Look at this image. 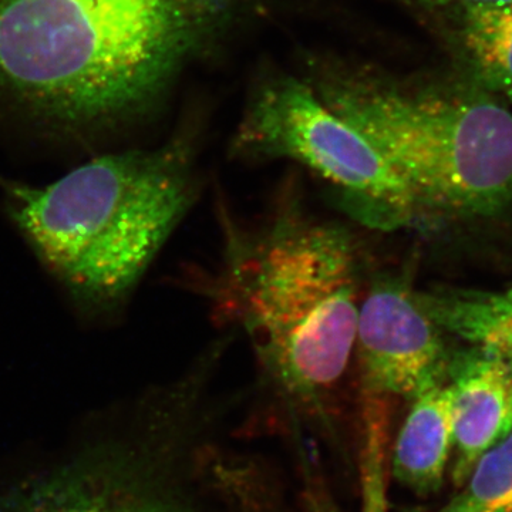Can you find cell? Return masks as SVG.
Returning a JSON list of instances; mask_svg holds the SVG:
<instances>
[{
	"label": "cell",
	"mask_w": 512,
	"mask_h": 512,
	"mask_svg": "<svg viewBox=\"0 0 512 512\" xmlns=\"http://www.w3.org/2000/svg\"><path fill=\"white\" fill-rule=\"evenodd\" d=\"M359 262L349 231L296 211L229 238L222 299L265 375L296 406L320 412L348 369Z\"/></svg>",
	"instance_id": "3"
},
{
	"label": "cell",
	"mask_w": 512,
	"mask_h": 512,
	"mask_svg": "<svg viewBox=\"0 0 512 512\" xmlns=\"http://www.w3.org/2000/svg\"><path fill=\"white\" fill-rule=\"evenodd\" d=\"M443 333L421 308L406 276L377 274L360 303L356 326L365 402L413 400L427 387L446 382L451 355Z\"/></svg>",
	"instance_id": "6"
},
{
	"label": "cell",
	"mask_w": 512,
	"mask_h": 512,
	"mask_svg": "<svg viewBox=\"0 0 512 512\" xmlns=\"http://www.w3.org/2000/svg\"><path fill=\"white\" fill-rule=\"evenodd\" d=\"M200 194L191 138L92 154L46 183L0 177V214L84 329L126 322Z\"/></svg>",
	"instance_id": "2"
},
{
	"label": "cell",
	"mask_w": 512,
	"mask_h": 512,
	"mask_svg": "<svg viewBox=\"0 0 512 512\" xmlns=\"http://www.w3.org/2000/svg\"><path fill=\"white\" fill-rule=\"evenodd\" d=\"M313 508L312 512H335L333 510H330L328 505H322L318 503L316 500H312Z\"/></svg>",
	"instance_id": "15"
},
{
	"label": "cell",
	"mask_w": 512,
	"mask_h": 512,
	"mask_svg": "<svg viewBox=\"0 0 512 512\" xmlns=\"http://www.w3.org/2000/svg\"><path fill=\"white\" fill-rule=\"evenodd\" d=\"M417 2L426 6V8L447 10V12H453L456 15V13L471 8V6L504 5V3H510L512 0H417Z\"/></svg>",
	"instance_id": "14"
},
{
	"label": "cell",
	"mask_w": 512,
	"mask_h": 512,
	"mask_svg": "<svg viewBox=\"0 0 512 512\" xmlns=\"http://www.w3.org/2000/svg\"><path fill=\"white\" fill-rule=\"evenodd\" d=\"M507 295H508V298H510V299H511V301H512V289H511V291H508V292H507Z\"/></svg>",
	"instance_id": "16"
},
{
	"label": "cell",
	"mask_w": 512,
	"mask_h": 512,
	"mask_svg": "<svg viewBox=\"0 0 512 512\" xmlns=\"http://www.w3.org/2000/svg\"><path fill=\"white\" fill-rule=\"evenodd\" d=\"M453 420V481L466 483L478 458L512 431V362L494 350L450 356L447 367Z\"/></svg>",
	"instance_id": "8"
},
{
	"label": "cell",
	"mask_w": 512,
	"mask_h": 512,
	"mask_svg": "<svg viewBox=\"0 0 512 512\" xmlns=\"http://www.w3.org/2000/svg\"><path fill=\"white\" fill-rule=\"evenodd\" d=\"M416 298L443 332L494 350L512 362V301L507 293L434 288L416 291Z\"/></svg>",
	"instance_id": "10"
},
{
	"label": "cell",
	"mask_w": 512,
	"mask_h": 512,
	"mask_svg": "<svg viewBox=\"0 0 512 512\" xmlns=\"http://www.w3.org/2000/svg\"><path fill=\"white\" fill-rule=\"evenodd\" d=\"M130 444H111L86 460L13 491L0 512H192L153 464Z\"/></svg>",
	"instance_id": "7"
},
{
	"label": "cell",
	"mask_w": 512,
	"mask_h": 512,
	"mask_svg": "<svg viewBox=\"0 0 512 512\" xmlns=\"http://www.w3.org/2000/svg\"><path fill=\"white\" fill-rule=\"evenodd\" d=\"M437 512H512V431L478 458L460 493Z\"/></svg>",
	"instance_id": "12"
},
{
	"label": "cell",
	"mask_w": 512,
	"mask_h": 512,
	"mask_svg": "<svg viewBox=\"0 0 512 512\" xmlns=\"http://www.w3.org/2000/svg\"><path fill=\"white\" fill-rule=\"evenodd\" d=\"M453 450L451 394L447 383L427 387L413 399L394 447L393 476L420 497L437 493Z\"/></svg>",
	"instance_id": "9"
},
{
	"label": "cell",
	"mask_w": 512,
	"mask_h": 512,
	"mask_svg": "<svg viewBox=\"0 0 512 512\" xmlns=\"http://www.w3.org/2000/svg\"><path fill=\"white\" fill-rule=\"evenodd\" d=\"M400 178L420 225L491 217L512 202V113L478 84L328 69L313 86Z\"/></svg>",
	"instance_id": "4"
},
{
	"label": "cell",
	"mask_w": 512,
	"mask_h": 512,
	"mask_svg": "<svg viewBox=\"0 0 512 512\" xmlns=\"http://www.w3.org/2000/svg\"><path fill=\"white\" fill-rule=\"evenodd\" d=\"M457 43L473 82L512 101V2L456 13Z\"/></svg>",
	"instance_id": "11"
},
{
	"label": "cell",
	"mask_w": 512,
	"mask_h": 512,
	"mask_svg": "<svg viewBox=\"0 0 512 512\" xmlns=\"http://www.w3.org/2000/svg\"><path fill=\"white\" fill-rule=\"evenodd\" d=\"M232 150L251 160H291L332 185L350 215L393 231L420 225L409 191L355 127L312 84L275 74L252 93Z\"/></svg>",
	"instance_id": "5"
},
{
	"label": "cell",
	"mask_w": 512,
	"mask_h": 512,
	"mask_svg": "<svg viewBox=\"0 0 512 512\" xmlns=\"http://www.w3.org/2000/svg\"><path fill=\"white\" fill-rule=\"evenodd\" d=\"M387 409L365 404L362 448L363 512H387L386 431Z\"/></svg>",
	"instance_id": "13"
},
{
	"label": "cell",
	"mask_w": 512,
	"mask_h": 512,
	"mask_svg": "<svg viewBox=\"0 0 512 512\" xmlns=\"http://www.w3.org/2000/svg\"><path fill=\"white\" fill-rule=\"evenodd\" d=\"M249 0H0V100L45 140L92 148L146 119Z\"/></svg>",
	"instance_id": "1"
}]
</instances>
